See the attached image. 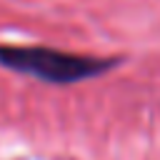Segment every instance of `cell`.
Wrapping results in <instances>:
<instances>
[{"label":"cell","instance_id":"obj_1","mask_svg":"<svg viewBox=\"0 0 160 160\" xmlns=\"http://www.w3.org/2000/svg\"><path fill=\"white\" fill-rule=\"evenodd\" d=\"M0 65L32 75L45 82L65 85V82H80L88 78H95L105 72L112 62L108 58H92V55H78V52H62L52 48H28V45H0Z\"/></svg>","mask_w":160,"mask_h":160}]
</instances>
